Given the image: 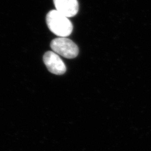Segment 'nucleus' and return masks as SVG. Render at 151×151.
Segmentation results:
<instances>
[{
    "instance_id": "nucleus-1",
    "label": "nucleus",
    "mask_w": 151,
    "mask_h": 151,
    "mask_svg": "<svg viewBox=\"0 0 151 151\" xmlns=\"http://www.w3.org/2000/svg\"><path fill=\"white\" fill-rule=\"evenodd\" d=\"M49 30L60 37H67L72 32L73 25L67 17L58 11H49L46 17Z\"/></svg>"
},
{
    "instance_id": "nucleus-2",
    "label": "nucleus",
    "mask_w": 151,
    "mask_h": 151,
    "mask_svg": "<svg viewBox=\"0 0 151 151\" xmlns=\"http://www.w3.org/2000/svg\"><path fill=\"white\" fill-rule=\"evenodd\" d=\"M50 47L55 53L66 58H74L78 54L77 45L66 37L54 39L51 42Z\"/></svg>"
},
{
    "instance_id": "nucleus-3",
    "label": "nucleus",
    "mask_w": 151,
    "mask_h": 151,
    "mask_svg": "<svg viewBox=\"0 0 151 151\" xmlns=\"http://www.w3.org/2000/svg\"><path fill=\"white\" fill-rule=\"evenodd\" d=\"M44 64L51 73L60 75L66 71V67L60 56L54 52H46L43 57Z\"/></svg>"
},
{
    "instance_id": "nucleus-4",
    "label": "nucleus",
    "mask_w": 151,
    "mask_h": 151,
    "mask_svg": "<svg viewBox=\"0 0 151 151\" xmlns=\"http://www.w3.org/2000/svg\"><path fill=\"white\" fill-rule=\"evenodd\" d=\"M56 10L65 16H75L78 11L77 0H53Z\"/></svg>"
}]
</instances>
